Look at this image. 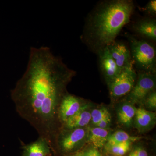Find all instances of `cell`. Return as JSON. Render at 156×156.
<instances>
[{
  "instance_id": "1",
  "label": "cell",
  "mask_w": 156,
  "mask_h": 156,
  "mask_svg": "<svg viewBox=\"0 0 156 156\" xmlns=\"http://www.w3.org/2000/svg\"><path fill=\"white\" fill-rule=\"evenodd\" d=\"M75 75L50 48H30L27 67L11 91L15 109L53 147L62 128L58 109Z\"/></svg>"
},
{
  "instance_id": "2",
  "label": "cell",
  "mask_w": 156,
  "mask_h": 156,
  "mask_svg": "<svg viewBox=\"0 0 156 156\" xmlns=\"http://www.w3.org/2000/svg\"><path fill=\"white\" fill-rule=\"evenodd\" d=\"M134 10V3L130 0L103 2L88 20L85 40L98 51L107 47L129 22Z\"/></svg>"
},
{
  "instance_id": "3",
  "label": "cell",
  "mask_w": 156,
  "mask_h": 156,
  "mask_svg": "<svg viewBox=\"0 0 156 156\" xmlns=\"http://www.w3.org/2000/svg\"><path fill=\"white\" fill-rule=\"evenodd\" d=\"M130 46L131 57L136 68L144 72L155 74L156 50L150 42L139 40L131 35L127 36Z\"/></svg>"
},
{
  "instance_id": "4",
  "label": "cell",
  "mask_w": 156,
  "mask_h": 156,
  "mask_svg": "<svg viewBox=\"0 0 156 156\" xmlns=\"http://www.w3.org/2000/svg\"><path fill=\"white\" fill-rule=\"evenodd\" d=\"M88 130L85 128L75 129L62 128L56 135L54 146L66 153H70L81 147L87 140Z\"/></svg>"
},
{
  "instance_id": "5",
  "label": "cell",
  "mask_w": 156,
  "mask_h": 156,
  "mask_svg": "<svg viewBox=\"0 0 156 156\" xmlns=\"http://www.w3.org/2000/svg\"><path fill=\"white\" fill-rule=\"evenodd\" d=\"M134 62L123 69L119 74L109 83V94L112 99H116L128 95L134 88L137 74Z\"/></svg>"
},
{
  "instance_id": "6",
  "label": "cell",
  "mask_w": 156,
  "mask_h": 156,
  "mask_svg": "<svg viewBox=\"0 0 156 156\" xmlns=\"http://www.w3.org/2000/svg\"><path fill=\"white\" fill-rule=\"evenodd\" d=\"M155 88V74L140 72L134 88L128 95V100L134 105L143 103L147 96Z\"/></svg>"
},
{
  "instance_id": "7",
  "label": "cell",
  "mask_w": 156,
  "mask_h": 156,
  "mask_svg": "<svg viewBox=\"0 0 156 156\" xmlns=\"http://www.w3.org/2000/svg\"><path fill=\"white\" fill-rule=\"evenodd\" d=\"M86 105L80 98L66 93L62 98L58 109V119L62 127L67 120L80 111Z\"/></svg>"
},
{
  "instance_id": "8",
  "label": "cell",
  "mask_w": 156,
  "mask_h": 156,
  "mask_svg": "<svg viewBox=\"0 0 156 156\" xmlns=\"http://www.w3.org/2000/svg\"><path fill=\"white\" fill-rule=\"evenodd\" d=\"M98 52L100 69L108 84L119 74L121 70L117 66L107 47L100 49Z\"/></svg>"
},
{
  "instance_id": "9",
  "label": "cell",
  "mask_w": 156,
  "mask_h": 156,
  "mask_svg": "<svg viewBox=\"0 0 156 156\" xmlns=\"http://www.w3.org/2000/svg\"><path fill=\"white\" fill-rule=\"evenodd\" d=\"M107 47L112 57L121 70L133 63L130 50L123 42L115 41Z\"/></svg>"
},
{
  "instance_id": "10",
  "label": "cell",
  "mask_w": 156,
  "mask_h": 156,
  "mask_svg": "<svg viewBox=\"0 0 156 156\" xmlns=\"http://www.w3.org/2000/svg\"><path fill=\"white\" fill-rule=\"evenodd\" d=\"M134 125L140 132L151 130L156 124V114L142 108H136L134 117Z\"/></svg>"
},
{
  "instance_id": "11",
  "label": "cell",
  "mask_w": 156,
  "mask_h": 156,
  "mask_svg": "<svg viewBox=\"0 0 156 156\" xmlns=\"http://www.w3.org/2000/svg\"><path fill=\"white\" fill-rule=\"evenodd\" d=\"M134 31L141 37L151 41L156 40V20L154 17L140 20L132 26Z\"/></svg>"
},
{
  "instance_id": "12",
  "label": "cell",
  "mask_w": 156,
  "mask_h": 156,
  "mask_svg": "<svg viewBox=\"0 0 156 156\" xmlns=\"http://www.w3.org/2000/svg\"><path fill=\"white\" fill-rule=\"evenodd\" d=\"M50 144L47 140L39 136L34 142L23 147V156H48L50 153Z\"/></svg>"
},
{
  "instance_id": "13",
  "label": "cell",
  "mask_w": 156,
  "mask_h": 156,
  "mask_svg": "<svg viewBox=\"0 0 156 156\" xmlns=\"http://www.w3.org/2000/svg\"><path fill=\"white\" fill-rule=\"evenodd\" d=\"M87 109L88 105L86 104L80 111L67 120L63 124L62 128L71 129L86 127L91 121V112Z\"/></svg>"
},
{
  "instance_id": "14",
  "label": "cell",
  "mask_w": 156,
  "mask_h": 156,
  "mask_svg": "<svg viewBox=\"0 0 156 156\" xmlns=\"http://www.w3.org/2000/svg\"><path fill=\"white\" fill-rule=\"evenodd\" d=\"M110 134L108 129L95 127L88 130L87 140L88 138L95 148H101L105 145Z\"/></svg>"
},
{
  "instance_id": "15",
  "label": "cell",
  "mask_w": 156,
  "mask_h": 156,
  "mask_svg": "<svg viewBox=\"0 0 156 156\" xmlns=\"http://www.w3.org/2000/svg\"><path fill=\"white\" fill-rule=\"evenodd\" d=\"M136 109L134 105L128 101L123 104L118 111L119 122L126 127H131L135 117Z\"/></svg>"
},
{
  "instance_id": "16",
  "label": "cell",
  "mask_w": 156,
  "mask_h": 156,
  "mask_svg": "<svg viewBox=\"0 0 156 156\" xmlns=\"http://www.w3.org/2000/svg\"><path fill=\"white\" fill-rule=\"evenodd\" d=\"M140 139V137L131 136L125 131H116L113 134H110L105 146H109L128 141L134 142Z\"/></svg>"
},
{
  "instance_id": "17",
  "label": "cell",
  "mask_w": 156,
  "mask_h": 156,
  "mask_svg": "<svg viewBox=\"0 0 156 156\" xmlns=\"http://www.w3.org/2000/svg\"><path fill=\"white\" fill-rule=\"evenodd\" d=\"M133 143L128 141L109 146H105V148L109 153L116 156H123L129 151Z\"/></svg>"
},
{
  "instance_id": "18",
  "label": "cell",
  "mask_w": 156,
  "mask_h": 156,
  "mask_svg": "<svg viewBox=\"0 0 156 156\" xmlns=\"http://www.w3.org/2000/svg\"><path fill=\"white\" fill-rule=\"evenodd\" d=\"M91 121L94 126L107 117L111 116L108 110L104 107L94 109L91 112Z\"/></svg>"
},
{
  "instance_id": "19",
  "label": "cell",
  "mask_w": 156,
  "mask_h": 156,
  "mask_svg": "<svg viewBox=\"0 0 156 156\" xmlns=\"http://www.w3.org/2000/svg\"><path fill=\"white\" fill-rule=\"evenodd\" d=\"M143 103L146 107L150 111L153 112L156 110V92L154 91L150 93L144 99Z\"/></svg>"
},
{
  "instance_id": "20",
  "label": "cell",
  "mask_w": 156,
  "mask_h": 156,
  "mask_svg": "<svg viewBox=\"0 0 156 156\" xmlns=\"http://www.w3.org/2000/svg\"><path fill=\"white\" fill-rule=\"evenodd\" d=\"M144 11L147 14L154 17L156 14V1L151 0L148 2L144 8Z\"/></svg>"
},
{
  "instance_id": "21",
  "label": "cell",
  "mask_w": 156,
  "mask_h": 156,
  "mask_svg": "<svg viewBox=\"0 0 156 156\" xmlns=\"http://www.w3.org/2000/svg\"><path fill=\"white\" fill-rule=\"evenodd\" d=\"M128 156H148V154L142 147L136 146L131 151Z\"/></svg>"
},
{
  "instance_id": "22",
  "label": "cell",
  "mask_w": 156,
  "mask_h": 156,
  "mask_svg": "<svg viewBox=\"0 0 156 156\" xmlns=\"http://www.w3.org/2000/svg\"><path fill=\"white\" fill-rule=\"evenodd\" d=\"M111 122V116L107 117L95 125V127L102 128V129H108Z\"/></svg>"
},
{
  "instance_id": "23",
  "label": "cell",
  "mask_w": 156,
  "mask_h": 156,
  "mask_svg": "<svg viewBox=\"0 0 156 156\" xmlns=\"http://www.w3.org/2000/svg\"><path fill=\"white\" fill-rule=\"evenodd\" d=\"M83 156H102L97 149L92 148L83 152Z\"/></svg>"
},
{
  "instance_id": "24",
  "label": "cell",
  "mask_w": 156,
  "mask_h": 156,
  "mask_svg": "<svg viewBox=\"0 0 156 156\" xmlns=\"http://www.w3.org/2000/svg\"><path fill=\"white\" fill-rule=\"evenodd\" d=\"M73 156H83V152H79L75 154Z\"/></svg>"
}]
</instances>
